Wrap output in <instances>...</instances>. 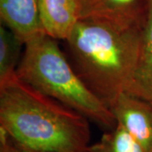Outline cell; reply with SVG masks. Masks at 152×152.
<instances>
[{
  "label": "cell",
  "mask_w": 152,
  "mask_h": 152,
  "mask_svg": "<svg viewBox=\"0 0 152 152\" xmlns=\"http://www.w3.org/2000/svg\"><path fill=\"white\" fill-rule=\"evenodd\" d=\"M0 128L22 146L43 152H86L88 118L22 81L0 83Z\"/></svg>",
  "instance_id": "cell-1"
},
{
  "label": "cell",
  "mask_w": 152,
  "mask_h": 152,
  "mask_svg": "<svg viewBox=\"0 0 152 152\" xmlns=\"http://www.w3.org/2000/svg\"><path fill=\"white\" fill-rule=\"evenodd\" d=\"M142 32L143 30L120 31L80 20L64 41L76 73L109 108L133 80Z\"/></svg>",
  "instance_id": "cell-2"
},
{
  "label": "cell",
  "mask_w": 152,
  "mask_h": 152,
  "mask_svg": "<svg viewBox=\"0 0 152 152\" xmlns=\"http://www.w3.org/2000/svg\"><path fill=\"white\" fill-rule=\"evenodd\" d=\"M57 41L42 33L26 42L16 75L104 129H114L110 108L86 86Z\"/></svg>",
  "instance_id": "cell-3"
},
{
  "label": "cell",
  "mask_w": 152,
  "mask_h": 152,
  "mask_svg": "<svg viewBox=\"0 0 152 152\" xmlns=\"http://www.w3.org/2000/svg\"><path fill=\"white\" fill-rule=\"evenodd\" d=\"M80 20L94 22L120 31L143 30L149 0H80Z\"/></svg>",
  "instance_id": "cell-4"
},
{
  "label": "cell",
  "mask_w": 152,
  "mask_h": 152,
  "mask_svg": "<svg viewBox=\"0 0 152 152\" xmlns=\"http://www.w3.org/2000/svg\"><path fill=\"white\" fill-rule=\"evenodd\" d=\"M110 110L117 121L145 150L152 151V103L127 92L120 94Z\"/></svg>",
  "instance_id": "cell-5"
},
{
  "label": "cell",
  "mask_w": 152,
  "mask_h": 152,
  "mask_svg": "<svg viewBox=\"0 0 152 152\" xmlns=\"http://www.w3.org/2000/svg\"><path fill=\"white\" fill-rule=\"evenodd\" d=\"M39 16L43 32L66 41L80 21V0H39Z\"/></svg>",
  "instance_id": "cell-6"
},
{
  "label": "cell",
  "mask_w": 152,
  "mask_h": 152,
  "mask_svg": "<svg viewBox=\"0 0 152 152\" xmlns=\"http://www.w3.org/2000/svg\"><path fill=\"white\" fill-rule=\"evenodd\" d=\"M38 2L39 0H0L1 24L13 31L24 43L44 33Z\"/></svg>",
  "instance_id": "cell-7"
},
{
  "label": "cell",
  "mask_w": 152,
  "mask_h": 152,
  "mask_svg": "<svg viewBox=\"0 0 152 152\" xmlns=\"http://www.w3.org/2000/svg\"><path fill=\"white\" fill-rule=\"evenodd\" d=\"M125 92L152 103V0H149L138 64L133 80Z\"/></svg>",
  "instance_id": "cell-8"
},
{
  "label": "cell",
  "mask_w": 152,
  "mask_h": 152,
  "mask_svg": "<svg viewBox=\"0 0 152 152\" xmlns=\"http://www.w3.org/2000/svg\"><path fill=\"white\" fill-rule=\"evenodd\" d=\"M24 42L10 28L0 26V83L16 74Z\"/></svg>",
  "instance_id": "cell-9"
},
{
  "label": "cell",
  "mask_w": 152,
  "mask_h": 152,
  "mask_svg": "<svg viewBox=\"0 0 152 152\" xmlns=\"http://www.w3.org/2000/svg\"><path fill=\"white\" fill-rule=\"evenodd\" d=\"M86 152H145L124 129L117 126L103 134L100 140L90 145Z\"/></svg>",
  "instance_id": "cell-10"
},
{
  "label": "cell",
  "mask_w": 152,
  "mask_h": 152,
  "mask_svg": "<svg viewBox=\"0 0 152 152\" xmlns=\"http://www.w3.org/2000/svg\"><path fill=\"white\" fill-rule=\"evenodd\" d=\"M0 152H43L22 146L13 140L3 129L0 128Z\"/></svg>",
  "instance_id": "cell-11"
},
{
  "label": "cell",
  "mask_w": 152,
  "mask_h": 152,
  "mask_svg": "<svg viewBox=\"0 0 152 152\" xmlns=\"http://www.w3.org/2000/svg\"><path fill=\"white\" fill-rule=\"evenodd\" d=\"M151 152H152V151H151Z\"/></svg>",
  "instance_id": "cell-12"
}]
</instances>
